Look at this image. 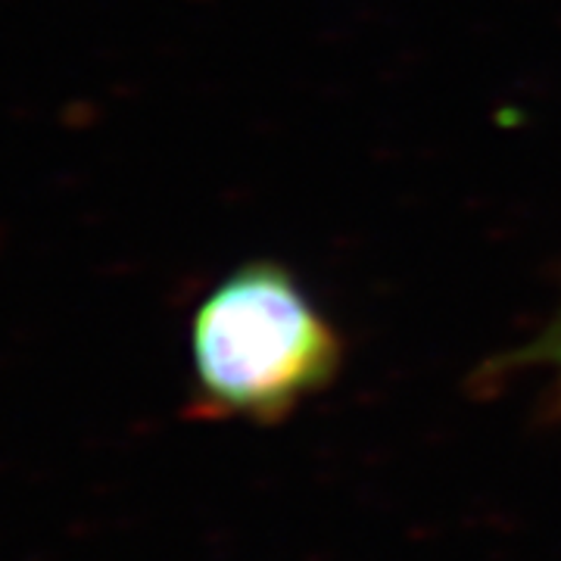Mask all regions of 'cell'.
Wrapping results in <instances>:
<instances>
[{"mask_svg":"<svg viewBox=\"0 0 561 561\" xmlns=\"http://www.w3.org/2000/svg\"><path fill=\"white\" fill-rule=\"evenodd\" d=\"M194 371L203 397L238 415H280L337 368V334L297 278L250 262L213 287L194 316Z\"/></svg>","mask_w":561,"mask_h":561,"instance_id":"6da1fadb","label":"cell"},{"mask_svg":"<svg viewBox=\"0 0 561 561\" xmlns=\"http://www.w3.org/2000/svg\"><path fill=\"white\" fill-rule=\"evenodd\" d=\"M542 353L556 362V365H561V319H559V324L549 331V337H546V343H542Z\"/></svg>","mask_w":561,"mask_h":561,"instance_id":"7a4b0ae2","label":"cell"}]
</instances>
